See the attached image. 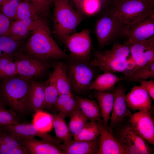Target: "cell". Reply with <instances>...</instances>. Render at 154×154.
<instances>
[{"instance_id": "cell-1", "label": "cell", "mask_w": 154, "mask_h": 154, "mask_svg": "<svg viewBox=\"0 0 154 154\" xmlns=\"http://www.w3.org/2000/svg\"><path fill=\"white\" fill-rule=\"evenodd\" d=\"M32 33L25 46L26 54L42 61L69 57L54 40L48 24L42 18Z\"/></svg>"}, {"instance_id": "cell-2", "label": "cell", "mask_w": 154, "mask_h": 154, "mask_svg": "<svg viewBox=\"0 0 154 154\" xmlns=\"http://www.w3.org/2000/svg\"><path fill=\"white\" fill-rule=\"evenodd\" d=\"M130 53L128 46L115 43L109 50L96 52L90 64L104 72H121L128 76L135 67L131 58L128 59Z\"/></svg>"}, {"instance_id": "cell-3", "label": "cell", "mask_w": 154, "mask_h": 154, "mask_svg": "<svg viewBox=\"0 0 154 154\" xmlns=\"http://www.w3.org/2000/svg\"><path fill=\"white\" fill-rule=\"evenodd\" d=\"M31 82L19 74L0 80V102L16 113L26 112Z\"/></svg>"}, {"instance_id": "cell-4", "label": "cell", "mask_w": 154, "mask_h": 154, "mask_svg": "<svg viewBox=\"0 0 154 154\" xmlns=\"http://www.w3.org/2000/svg\"><path fill=\"white\" fill-rule=\"evenodd\" d=\"M53 32L64 42L68 36L76 33L82 21V13L75 10L69 0H54Z\"/></svg>"}, {"instance_id": "cell-5", "label": "cell", "mask_w": 154, "mask_h": 154, "mask_svg": "<svg viewBox=\"0 0 154 154\" xmlns=\"http://www.w3.org/2000/svg\"><path fill=\"white\" fill-rule=\"evenodd\" d=\"M154 6L139 0H116L105 11L112 14L124 24L128 25L153 11Z\"/></svg>"}, {"instance_id": "cell-6", "label": "cell", "mask_w": 154, "mask_h": 154, "mask_svg": "<svg viewBox=\"0 0 154 154\" xmlns=\"http://www.w3.org/2000/svg\"><path fill=\"white\" fill-rule=\"evenodd\" d=\"M97 22L95 31L98 45L103 48L122 31L125 25L115 15L108 11L103 12Z\"/></svg>"}, {"instance_id": "cell-7", "label": "cell", "mask_w": 154, "mask_h": 154, "mask_svg": "<svg viewBox=\"0 0 154 154\" xmlns=\"http://www.w3.org/2000/svg\"><path fill=\"white\" fill-rule=\"evenodd\" d=\"M122 34L126 39L123 44L129 46L151 37L154 34V11L133 23L125 25Z\"/></svg>"}, {"instance_id": "cell-8", "label": "cell", "mask_w": 154, "mask_h": 154, "mask_svg": "<svg viewBox=\"0 0 154 154\" xmlns=\"http://www.w3.org/2000/svg\"><path fill=\"white\" fill-rule=\"evenodd\" d=\"M92 43L90 31L86 29L68 36L64 42L70 52L69 56L72 59L80 61L86 60L89 57Z\"/></svg>"}, {"instance_id": "cell-9", "label": "cell", "mask_w": 154, "mask_h": 154, "mask_svg": "<svg viewBox=\"0 0 154 154\" xmlns=\"http://www.w3.org/2000/svg\"><path fill=\"white\" fill-rule=\"evenodd\" d=\"M18 74L28 80L42 74L46 66L43 61L28 54L19 53L14 55Z\"/></svg>"}, {"instance_id": "cell-10", "label": "cell", "mask_w": 154, "mask_h": 154, "mask_svg": "<svg viewBox=\"0 0 154 154\" xmlns=\"http://www.w3.org/2000/svg\"><path fill=\"white\" fill-rule=\"evenodd\" d=\"M68 76L72 88L77 92L84 90L93 81L94 73L91 68L84 63L70 65Z\"/></svg>"}, {"instance_id": "cell-11", "label": "cell", "mask_w": 154, "mask_h": 154, "mask_svg": "<svg viewBox=\"0 0 154 154\" xmlns=\"http://www.w3.org/2000/svg\"><path fill=\"white\" fill-rule=\"evenodd\" d=\"M130 125L145 141L154 145V122L148 111H140L130 117Z\"/></svg>"}, {"instance_id": "cell-12", "label": "cell", "mask_w": 154, "mask_h": 154, "mask_svg": "<svg viewBox=\"0 0 154 154\" xmlns=\"http://www.w3.org/2000/svg\"><path fill=\"white\" fill-rule=\"evenodd\" d=\"M131 58L135 64L133 72L154 61V37L135 42L129 46Z\"/></svg>"}, {"instance_id": "cell-13", "label": "cell", "mask_w": 154, "mask_h": 154, "mask_svg": "<svg viewBox=\"0 0 154 154\" xmlns=\"http://www.w3.org/2000/svg\"><path fill=\"white\" fill-rule=\"evenodd\" d=\"M2 128L11 133L21 138L37 137L58 147L62 143L57 138L48 133L42 132L33 124L19 123L11 124Z\"/></svg>"}, {"instance_id": "cell-14", "label": "cell", "mask_w": 154, "mask_h": 154, "mask_svg": "<svg viewBox=\"0 0 154 154\" xmlns=\"http://www.w3.org/2000/svg\"><path fill=\"white\" fill-rule=\"evenodd\" d=\"M126 105L134 111H150L152 108V100L147 91L141 85H135L125 95Z\"/></svg>"}, {"instance_id": "cell-15", "label": "cell", "mask_w": 154, "mask_h": 154, "mask_svg": "<svg viewBox=\"0 0 154 154\" xmlns=\"http://www.w3.org/2000/svg\"><path fill=\"white\" fill-rule=\"evenodd\" d=\"M125 89L118 85L114 92V100L110 117V128L115 127L126 117H131L132 114L127 106L125 99Z\"/></svg>"}, {"instance_id": "cell-16", "label": "cell", "mask_w": 154, "mask_h": 154, "mask_svg": "<svg viewBox=\"0 0 154 154\" xmlns=\"http://www.w3.org/2000/svg\"><path fill=\"white\" fill-rule=\"evenodd\" d=\"M100 137L98 154H127L119 141L104 124L100 122Z\"/></svg>"}, {"instance_id": "cell-17", "label": "cell", "mask_w": 154, "mask_h": 154, "mask_svg": "<svg viewBox=\"0 0 154 154\" xmlns=\"http://www.w3.org/2000/svg\"><path fill=\"white\" fill-rule=\"evenodd\" d=\"M99 139L98 138L90 141H78L72 140L58 146L64 154H97Z\"/></svg>"}, {"instance_id": "cell-18", "label": "cell", "mask_w": 154, "mask_h": 154, "mask_svg": "<svg viewBox=\"0 0 154 154\" xmlns=\"http://www.w3.org/2000/svg\"><path fill=\"white\" fill-rule=\"evenodd\" d=\"M23 145L30 154H64L59 147L46 141L35 137L21 138Z\"/></svg>"}, {"instance_id": "cell-19", "label": "cell", "mask_w": 154, "mask_h": 154, "mask_svg": "<svg viewBox=\"0 0 154 154\" xmlns=\"http://www.w3.org/2000/svg\"><path fill=\"white\" fill-rule=\"evenodd\" d=\"M41 19L38 21L30 19L15 21L3 35L17 40L25 38L36 29Z\"/></svg>"}, {"instance_id": "cell-20", "label": "cell", "mask_w": 154, "mask_h": 154, "mask_svg": "<svg viewBox=\"0 0 154 154\" xmlns=\"http://www.w3.org/2000/svg\"><path fill=\"white\" fill-rule=\"evenodd\" d=\"M51 74L54 78L59 95H72L66 66L63 63L59 62L54 65Z\"/></svg>"}, {"instance_id": "cell-21", "label": "cell", "mask_w": 154, "mask_h": 154, "mask_svg": "<svg viewBox=\"0 0 154 154\" xmlns=\"http://www.w3.org/2000/svg\"><path fill=\"white\" fill-rule=\"evenodd\" d=\"M44 101V84L31 80L29 98V110L35 112L42 110Z\"/></svg>"}, {"instance_id": "cell-22", "label": "cell", "mask_w": 154, "mask_h": 154, "mask_svg": "<svg viewBox=\"0 0 154 154\" xmlns=\"http://www.w3.org/2000/svg\"><path fill=\"white\" fill-rule=\"evenodd\" d=\"M80 110L90 121H101L102 115L98 103L94 100L75 96Z\"/></svg>"}, {"instance_id": "cell-23", "label": "cell", "mask_w": 154, "mask_h": 154, "mask_svg": "<svg viewBox=\"0 0 154 154\" xmlns=\"http://www.w3.org/2000/svg\"><path fill=\"white\" fill-rule=\"evenodd\" d=\"M95 96L98 101L103 123L107 126L108 121L110 119V115L113 107L114 92L98 91Z\"/></svg>"}, {"instance_id": "cell-24", "label": "cell", "mask_w": 154, "mask_h": 154, "mask_svg": "<svg viewBox=\"0 0 154 154\" xmlns=\"http://www.w3.org/2000/svg\"><path fill=\"white\" fill-rule=\"evenodd\" d=\"M122 80L121 77L118 76L113 73L104 72L96 77L91 84L89 88L98 91H108L112 89Z\"/></svg>"}, {"instance_id": "cell-25", "label": "cell", "mask_w": 154, "mask_h": 154, "mask_svg": "<svg viewBox=\"0 0 154 154\" xmlns=\"http://www.w3.org/2000/svg\"><path fill=\"white\" fill-rule=\"evenodd\" d=\"M53 107L58 112V114L65 118L80 109L73 95L67 94L59 95Z\"/></svg>"}, {"instance_id": "cell-26", "label": "cell", "mask_w": 154, "mask_h": 154, "mask_svg": "<svg viewBox=\"0 0 154 154\" xmlns=\"http://www.w3.org/2000/svg\"><path fill=\"white\" fill-rule=\"evenodd\" d=\"M120 135L136 146L144 154L152 153V150L145 141L130 125L125 126L122 131Z\"/></svg>"}, {"instance_id": "cell-27", "label": "cell", "mask_w": 154, "mask_h": 154, "mask_svg": "<svg viewBox=\"0 0 154 154\" xmlns=\"http://www.w3.org/2000/svg\"><path fill=\"white\" fill-rule=\"evenodd\" d=\"M51 115L56 137L62 141L63 143H66L71 141L72 135L65 120V118L58 114H54Z\"/></svg>"}, {"instance_id": "cell-28", "label": "cell", "mask_w": 154, "mask_h": 154, "mask_svg": "<svg viewBox=\"0 0 154 154\" xmlns=\"http://www.w3.org/2000/svg\"><path fill=\"white\" fill-rule=\"evenodd\" d=\"M100 122L94 121L87 122L80 133L73 137L74 140L78 141H88L98 138L100 134Z\"/></svg>"}, {"instance_id": "cell-29", "label": "cell", "mask_w": 154, "mask_h": 154, "mask_svg": "<svg viewBox=\"0 0 154 154\" xmlns=\"http://www.w3.org/2000/svg\"><path fill=\"white\" fill-rule=\"evenodd\" d=\"M23 144L21 138L3 129L0 132V154H9L13 148Z\"/></svg>"}, {"instance_id": "cell-30", "label": "cell", "mask_w": 154, "mask_h": 154, "mask_svg": "<svg viewBox=\"0 0 154 154\" xmlns=\"http://www.w3.org/2000/svg\"><path fill=\"white\" fill-rule=\"evenodd\" d=\"M44 84V101L43 109H50L53 107L59 95L54 78L51 74L48 80Z\"/></svg>"}, {"instance_id": "cell-31", "label": "cell", "mask_w": 154, "mask_h": 154, "mask_svg": "<svg viewBox=\"0 0 154 154\" xmlns=\"http://www.w3.org/2000/svg\"><path fill=\"white\" fill-rule=\"evenodd\" d=\"M18 74L16 64L13 56L2 53L0 57V80L9 78Z\"/></svg>"}, {"instance_id": "cell-32", "label": "cell", "mask_w": 154, "mask_h": 154, "mask_svg": "<svg viewBox=\"0 0 154 154\" xmlns=\"http://www.w3.org/2000/svg\"><path fill=\"white\" fill-rule=\"evenodd\" d=\"M32 124L40 131L48 133L53 126L52 115L42 110L36 111L33 116Z\"/></svg>"}, {"instance_id": "cell-33", "label": "cell", "mask_w": 154, "mask_h": 154, "mask_svg": "<svg viewBox=\"0 0 154 154\" xmlns=\"http://www.w3.org/2000/svg\"><path fill=\"white\" fill-rule=\"evenodd\" d=\"M69 117L70 119L68 127L74 137L80 133L89 120L80 109L72 112Z\"/></svg>"}, {"instance_id": "cell-34", "label": "cell", "mask_w": 154, "mask_h": 154, "mask_svg": "<svg viewBox=\"0 0 154 154\" xmlns=\"http://www.w3.org/2000/svg\"><path fill=\"white\" fill-rule=\"evenodd\" d=\"M127 77L129 81L132 82L153 78L154 61L139 67Z\"/></svg>"}, {"instance_id": "cell-35", "label": "cell", "mask_w": 154, "mask_h": 154, "mask_svg": "<svg viewBox=\"0 0 154 154\" xmlns=\"http://www.w3.org/2000/svg\"><path fill=\"white\" fill-rule=\"evenodd\" d=\"M41 18L36 14L30 4L24 0L21 1L18 6L15 20L17 21L30 19L38 21Z\"/></svg>"}, {"instance_id": "cell-36", "label": "cell", "mask_w": 154, "mask_h": 154, "mask_svg": "<svg viewBox=\"0 0 154 154\" xmlns=\"http://www.w3.org/2000/svg\"><path fill=\"white\" fill-rule=\"evenodd\" d=\"M102 9L101 0H81L78 11L87 16L94 15Z\"/></svg>"}, {"instance_id": "cell-37", "label": "cell", "mask_w": 154, "mask_h": 154, "mask_svg": "<svg viewBox=\"0 0 154 154\" xmlns=\"http://www.w3.org/2000/svg\"><path fill=\"white\" fill-rule=\"evenodd\" d=\"M19 40H15L10 37L3 35L0 36V49L4 53L13 56L20 46Z\"/></svg>"}, {"instance_id": "cell-38", "label": "cell", "mask_w": 154, "mask_h": 154, "mask_svg": "<svg viewBox=\"0 0 154 154\" xmlns=\"http://www.w3.org/2000/svg\"><path fill=\"white\" fill-rule=\"evenodd\" d=\"M19 123L16 113L11 109H7L0 102V127L2 128L9 124Z\"/></svg>"}, {"instance_id": "cell-39", "label": "cell", "mask_w": 154, "mask_h": 154, "mask_svg": "<svg viewBox=\"0 0 154 154\" xmlns=\"http://www.w3.org/2000/svg\"><path fill=\"white\" fill-rule=\"evenodd\" d=\"M28 2L38 16L41 17L46 14L54 0H24Z\"/></svg>"}, {"instance_id": "cell-40", "label": "cell", "mask_w": 154, "mask_h": 154, "mask_svg": "<svg viewBox=\"0 0 154 154\" xmlns=\"http://www.w3.org/2000/svg\"><path fill=\"white\" fill-rule=\"evenodd\" d=\"M21 0H5L0 10L10 19H15L17 8Z\"/></svg>"}, {"instance_id": "cell-41", "label": "cell", "mask_w": 154, "mask_h": 154, "mask_svg": "<svg viewBox=\"0 0 154 154\" xmlns=\"http://www.w3.org/2000/svg\"><path fill=\"white\" fill-rule=\"evenodd\" d=\"M118 141L127 154H144L136 146L121 135Z\"/></svg>"}, {"instance_id": "cell-42", "label": "cell", "mask_w": 154, "mask_h": 154, "mask_svg": "<svg viewBox=\"0 0 154 154\" xmlns=\"http://www.w3.org/2000/svg\"><path fill=\"white\" fill-rule=\"evenodd\" d=\"M137 82L148 93L152 99L154 100V81L152 79L149 80H138Z\"/></svg>"}, {"instance_id": "cell-43", "label": "cell", "mask_w": 154, "mask_h": 154, "mask_svg": "<svg viewBox=\"0 0 154 154\" xmlns=\"http://www.w3.org/2000/svg\"><path fill=\"white\" fill-rule=\"evenodd\" d=\"M10 26V19L0 10V36L5 34Z\"/></svg>"}, {"instance_id": "cell-44", "label": "cell", "mask_w": 154, "mask_h": 154, "mask_svg": "<svg viewBox=\"0 0 154 154\" xmlns=\"http://www.w3.org/2000/svg\"><path fill=\"white\" fill-rule=\"evenodd\" d=\"M28 151L23 145L21 144L13 148L9 152V154H28Z\"/></svg>"}, {"instance_id": "cell-45", "label": "cell", "mask_w": 154, "mask_h": 154, "mask_svg": "<svg viewBox=\"0 0 154 154\" xmlns=\"http://www.w3.org/2000/svg\"><path fill=\"white\" fill-rule=\"evenodd\" d=\"M116 0H101L102 4V10L104 12L107 10L111 5Z\"/></svg>"}, {"instance_id": "cell-46", "label": "cell", "mask_w": 154, "mask_h": 154, "mask_svg": "<svg viewBox=\"0 0 154 154\" xmlns=\"http://www.w3.org/2000/svg\"><path fill=\"white\" fill-rule=\"evenodd\" d=\"M76 9L78 11L80 3L81 0H73Z\"/></svg>"}, {"instance_id": "cell-47", "label": "cell", "mask_w": 154, "mask_h": 154, "mask_svg": "<svg viewBox=\"0 0 154 154\" xmlns=\"http://www.w3.org/2000/svg\"><path fill=\"white\" fill-rule=\"evenodd\" d=\"M154 5V0H139Z\"/></svg>"}, {"instance_id": "cell-48", "label": "cell", "mask_w": 154, "mask_h": 154, "mask_svg": "<svg viewBox=\"0 0 154 154\" xmlns=\"http://www.w3.org/2000/svg\"><path fill=\"white\" fill-rule=\"evenodd\" d=\"M5 0H0V6Z\"/></svg>"}, {"instance_id": "cell-49", "label": "cell", "mask_w": 154, "mask_h": 154, "mask_svg": "<svg viewBox=\"0 0 154 154\" xmlns=\"http://www.w3.org/2000/svg\"><path fill=\"white\" fill-rule=\"evenodd\" d=\"M2 51L0 49V57L1 56V54H2Z\"/></svg>"}, {"instance_id": "cell-50", "label": "cell", "mask_w": 154, "mask_h": 154, "mask_svg": "<svg viewBox=\"0 0 154 154\" xmlns=\"http://www.w3.org/2000/svg\"><path fill=\"white\" fill-rule=\"evenodd\" d=\"M2 129H3L2 128L0 127V132L2 130Z\"/></svg>"}]
</instances>
